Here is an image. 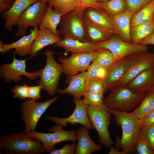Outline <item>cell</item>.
<instances>
[{
    "instance_id": "7",
    "label": "cell",
    "mask_w": 154,
    "mask_h": 154,
    "mask_svg": "<svg viewBox=\"0 0 154 154\" xmlns=\"http://www.w3.org/2000/svg\"><path fill=\"white\" fill-rule=\"evenodd\" d=\"M83 13L75 10L62 17L59 31L63 38L89 41L84 26Z\"/></svg>"
},
{
    "instance_id": "30",
    "label": "cell",
    "mask_w": 154,
    "mask_h": 154,
    "mask_svg": "<svg viewBox=\"0 0 154 154\" xmlns=\"http://www.w3.org/2000/svg\"><path fill=\"white\" fill-rule=\"evenodd\" d=\"M154 110V93L151 92L147 93L139 106L133 112L141 120Z\"/></svg>"
},
{
    "instance_id": "36",
    "label": "cell",
    "mask_w": 154,
    "mask_h": 154,
    "mask_svg": "<svg viewBox=\"0 0 154 154\" xmlns=\"http://www.w3.org/2000/svg\"><path fill=\"white\" fill-rule=\"evenodd\" d=\"M127 10L133 15L136 13L153 0H125Z\"/></svg>"
},
{
    "instance_id": "32",
    "label": "cell",
    "mask_w": 154,
    "mask_h": 154,
    "mask_svg": "<svg viewBox=\"0 0 154 154\" xmlns=\"http://www.w3.org/2000/svg\"><path fill=\"white\" fill-rule=\"evenodd\" d=\"M118 60L115 56L110 50L105 49H99L96 52L92 62L98 63L102 66L108 68Z\"/></svg>"
},
{
    "instance_id": "6",
    "label": "cell",
    "mask_w": 154,
    "mask_h": 154,
    "mask_svg": "<svg viewBox=\"0 0 154 154\" xmlns=\"http://www.w3.org/2000/svg\"><path fill=\"white\" fill-rule=\"evenodd\" d=\"M59 96L43 102L26 100L20 106L21 120L25 124L24 132L27 134L35 130L38 122L43 113L51 105L56 102Z\"/></svg>"
},
{
    "instance_id": "5",
    "label": "cell",
    "mask_w": 154,
    "mask_h": 154,
    "mask_svg": "<svg viewBox=\"0 0 154 154\" xmlns=\"http://www.w3.org/2000/svg\"><path fill=\"white\" fill-rule=\"evenodd\" d=\"M89 118L94 129L98 135L100 143L109 148L114 142L110 135L109 128L111 121V114L105 106L100 107H87Z\"/></svg>"
},
{
    "instance_id": "28",
    "label": "cell",
    "mask_w": 154,
    "mask_h": 154,
    "mask_svg": "<svg viewBox=\"0 0 154 154\" xmlns=\"http://www.w3.org/2000/svg\"><path fill=\"white\" fill-rule=\"evenodd\" d=\"M154 30V21L134 26L131 27L132 43L138 44Z\"/></svg>"
},
{
    "instance_id": "25",
    "label": "cell",
    "mask_w": 154,
    "mask_h": 154,
    "mask_svg": "<svg viewBox=\"0 0 154 154\" xmlns=\"http://www.w3.org/2000/svg\"><path fill=\"white\" fill-rule=\"evenodd\" d=\"M62 17L59 12L48 4L46 12L39 27L40 29H49L54 34L59 35L60 32L57 27L60 23Z\"/></svg>"
},
{
    "instance_id": "37",
    "label": "cell",
    "mask_w": 154,
    "mask_h": 154,
    "mask_svg": "<svg viewBox=\"0 0 154 154\" xmlns=\"http://www.w3.org/2000/svg\"><path fill=\"white\" fill-rule=\"evenodd\" d=\"M29 86L25 84L22 85H17L11 89L14 94L13 98H17L21 100L30 99L28 93Z\"/></svg>"
},
{
    "instance_id": "44",
    "label": "cell",
    "mask_w": 154,
    "mask_h": 154,
    "mask_svg": "<svg viewBox=\"0 0 154 154\" xmlns=\"http://www.w3.org/2000/svg\"><path fill=\"white\" fill-rule=\"evenodd\" d=\"M15 0H0V13L1 14L12 6Z\"/></svg>"
},
{
    "instance_id": "40",
    "label": "cell",
    "mask_w": 154,
    "mask_h": 154,
    "mask_svg": "<svg viewBox=\"0 0 154 154\" xmlns=\"http://www.w3.org/2000/svg\"><path fill=\"white\" fill-rule=\"evenodd\" d=\"M77 145L73 142L71 144H65L61 148L54 149L50 152V154H74L75 153Z\"/></svg>"
},
{
    "instance_id": "46",
    "label": "cell",
    "mask_w": 154,
    "mask_h": 154,
    "mask_svg": "<svg viewBox=\"0 0 154 154\" xmlns=\"http://www.w3.org/2000/svg\"><path fill=\"white\" fill-rule=\"evenodd\" d=\"M110 149L109 152V154H127V153L122 151H119L116 148H114L112 145L110 147Z\"/></svg>"
},
{
    "instance_id": "41",
    "label": "cell",
    "mask_w": 154,
    "mask_h": 154,
    "mask_svg": "<svg viewBox=\"0 0 154 154\" xmlns=\"http://www.w3.org/2000/svg\"><path fill=\"white\" fill-rule=\"evenodd\" d=\"M42 89H43V88L40 84L35 86H29L28 93L30 99L34 101L40 99L41 98L40 92Z\"/></svg>"
},
{
    "instance_id": "47",
    "label": "cell",
    "mask_w": 154,
    "mask_h": 154,
    "mask_svg": "<svg viewBox=\"0 0 154 154\" xmlns=\"http://www.w3.org/2000/svg\"><path fill=\"white\" fill-rule=\"evenodd\" d=\"M111 0H97V1L98 3L110 1Z\"/></svg>"
},
{
    "instance_id": "4",
    "label": "cell",
    "mask_w": 154,
    "mask_h": 154,
    "mask_svg": "<svg viewBox=\"0 0 154 154\" xmlns=\"http://www.w3.org/2000/svg\"><path fill=\"white\" fill-rule=\"evenodd\" d=\"M44 53L46 57V64L43 68L40 69V78L37 83L49 96H53L57 92L59 78L63 73V68L61 64L55 60L51 50H47Z\"/></svg>"
},
{
    "instance_id": "34",
    "label": "cell",
    "mask_w": 154,
    "mask_h": 154,
    "mask_svg": "<svg viewBox=\"0 0 154 154\" xmlns=\"http://www.w3.org/2000/svg\"><path fill=\"white\" fill-rule=\"evenodd\" d=\"M104 93L94 94L87 91L82 100L88 106L94 107L103 106H104Z\"/></svg>"
},
{
    "instance_id": "16",
    "label": "cell",
    "mask_w": 154,
    "mask_h": 154,
    "mask_svg": "<svg viewBox=\"0 0 154 154\" xmlns=\"http://www.w3.org/2000/svg\"><path fill=\"white\" fill-rule=\"evenodd\" d=\"M83 17L111 36L118 34L112 17L102 9H86L83 12Z\"/></svg>"
},
{
    "instance_id": "23",
    "label": "cell",
    "mask_w": 154,
    "mask_h": 154,
    "mask_svg": "<svg viewBox=\"0 0 154 154\" xmlns=\"http://www.w3.org/2000/svg\"><path fill=\"white\" fill-rule=\"evenodd\" d=\"M89 130L83 126L78 129V143L75 154H91L101 149V144L95 143L90 138Z\"/></svg>"
},
{
    "instance_id": "14",
    "label": "cell",
    "mask_w": 154,
    "mask_h": 154,
    "mask_svg": "<svg viewBox=\"0 0 154 154\" xmlns=\"http://www.w3.org/2000/svg\"><path fill=\"white\" fill-rule=\"evenodd\" d=\"M154 66V53L147 51L135 54L133 62L115 87L126 86L143 71Z\"/></svg>"
},
{
    "instance_id": "35",
    "label": "cell",
    "mask_w": 154,
    "mask_h": 154,
    "mask_svg": "<svg viewBox=\"0 0 154 154\" xmlns=\"http://www.w3.org/2000/svg\"><path fill=\"white\" fill-rule=\"evenodd\" d=\"M108 69L101 66L98 63L92 62L87 71L89 79L102 80L105 76Z\"/></svg>"
},
{
    "instance_id": "24",
    "label": "cell",
    "mask_w": 154,
    "mask_h": 154,
    "mask_svg": "<svg viewBox=\"0 0 154 154\" xmlns=\"http://www.w3.org/2000/svg\"><path fill=\"white\" fill-rule=\"evenodd\" d=\"M111 15L120 38L126 42L132 43L131 37L130 22L133 14L127 10L118 15Z\"/></svg>"
},
{
    "instance_id": "31",
    "label": "cell",
    "mask_w": 154,
    "mask_h": 154,
    "mask_svg": "<svg viewBox=\"0 0 154 154\" xmlns=\"http://www.w3.org/2000/svg\"><path fill=\"white\" fill-rule=\"evenodd\" d=\"M98 3L102 9L112 15H118L127 10L125 0H111Z\"/></svg>"
},
{
    "instance_id": "10",
    "label": "cell",
    "mask_w": 154,
    "mask_h": 154,
    "mask_svg": "<svg viewBox=\"0 0 154 154\" xmlns=\"http://www.w3.org/2000/svg\"><path fill=\"white\" fill-rule=\"evenodd\" d=\"M15 51L13 52V58L11 63L3 64L0 66V78H4L6 83L12 80L18 83L24 81L22 76H24L31 80H35L39 77L40 70L32 72H27L26 62L27 59H17L15 57Z\"/></svg>"
},
{
    "instance_id": "49",
    "label": "cell",
    "mask_w": 154,
    "mask_h": 154,
    "mask_svg": "<svg viewBox=\"0 0 154 154\" xmlns=\"http://www.w3.org/2000/svg\"><path fill=\"white\" fill-rule=\"evenodd\" d=\"M153 93H154V90L153 91Z\"/></svg>"
},
{
    "instance_id": "26",
    "label": "cell",
    "mask_w": 154,
    "mask_h": 154,
    "mask_svg": "<svg viewBox=\"0 0 154 154\" xmlns=\"http://www.w3.org/2000/svg\"><path fill=\"white\" fill-rule=\"evenodd\" d=\"M85 32L89 42L96 43L106 41L112 36L104 30L83 18Z\"/></svg>"
},
{
    "instance_id": "2",
    "label": "cell",
    "mask_w": 154,
    "mask_h": 154,
    "mask_svg": "<svg viewBox=\"0 0 154 154\" xmlns=\"http://www.w3.org/2000/svg\"><path fill=\"white\" fill-rule=\"evenodd\" d=\"M0 149L6 154H40L45 151L43 143L24 132L0 137Z\"/></svg>"
},
{
    "instance_id": "27",
    "label": "cell",
    "mask_w": 154,
    "mask_h": 154,
    "mask_svg": "<svg viewBox=\"0 0 154 154\" xmlns=\"http://www.w3.org/2000/svg\"><path fill=\"white\" fill-rule=\"evenodd\" d=\"M154 14V0L149 3L138 12L133 15L131 27L152 21Z\"/></svg>"
},
{
    "instance_id": "15",
    "label": "cell",
    "mask_w": 154,
    "mask_h": 154,
    "mask_svg": "<svg viewBox=\"0 0 154 154\" xmlns=\"http://www.w3.org/2000/svg\"><path fill=\"white\" fill-rule=\"evenodd\" d=\"M74 102L75 107L72 114L65 118H59L57 117H49L48 119L65 127L69 124L73 125L80 124L89 129H94L89 118L87 112L88 106L84 103L81 98H74Z\"/></svg>"
},
{
    "instance_id": "13",
    "label": "cell",
    "mask_w": 154,
    "mask_h": 154,
    "mask_svg": "<svg viewBox=\"0 0 154 154\" xmlns=\"http://www.w3.org/2000/svg\"><path fill=\"white\" fill-rule=\"evenodd\" d=\"M135 54L118 60L108 69L102 80L104 93L110 91L122 78L133 62Z\"/></svg>"
},
{
    "instance_id": "9",
    "label": "cell",
    "mask_w": 154,
    "mask_h": 154,
    "mask_svg": "<svg viewBox=\"0 0 154 154\" xmlns=\"http://www.w3.org/2000/svg\"><path fill=\"white\" fill-rule=\"evenodd\" d=\"M62 127L59 125L52 127L49 131L53 132L51 133H42L35 130L26 135L40 140L44 145L45 151L50 153L55 149V145L58 143L68 141L75 142L77 141V132L73 130H64Z\"/></svg>"
},
{
    "instance_id": "33",
    "label": "cell",
    "mask_w": 154,
    "mask_h": 154,
    "mask_svg": "<svg viewBox=\"0 0 154 154\" xmlns=\"http://www.w3.org/2000/svg\"><path fill=\"white\" fill-rule=\"evenodd\" d=\"M137 142L145 144L154 151V126L141 125Z\"/></svg>"
},
{
    "instance_id": "22",
    "label": "cell",
    "mask_w": 154,
    "mask_h": 154,
    "mask_svg": "<svg viewBox=\"0 0 154 154\" xmlns=\"http://www.w3.org/2000/svg\"><path fill=\"white\" fill-rule=\"evenodd\" d=\"M56 47L63 48L66 53H89L96 52L99 48L96 43L82 42L70 38H63L56 44Z\"/></svg>"
},
{
    "instance_id": "38",
    "label": "cell",
    "mask_w": 154,
    "mask_h": 154,
    "mask_svg": "<svg viewBox=\"0 0 154 154\" xmlns=\"http://www.w3.org/2000/svg\"><path fill=\"white\" fill-rule=\"evenodd\" d=\"M88 91L94 94L105 93L104 86L102 80L89 79Z\"/></svg>"
},
{
    "instance_id": "17",
    "label": "cell",
    "mask_w": 154,
    "mask_h": 154,
    "mask_svg": "<svg viewBox=\"0 0 154 154\" xmlns=\"http://www.w3.org/2000/svg\"><path fill=\"white\" fill-rule=\"evenodd\" d=\"M68 86L63 89H58V94H68L74 98H81L88 91L89 78L87 72L67 77Z\"/></svg>"
},
{
    "instance_id": "19",
    "label": "cell",
    "mask_w": 154,
    "mask_h": 154,
    "mask_svg": "<svg viewBox=\"0 0 154 154\" xmlns=\"http://www.w3.org/2000/svg\"><path fill=\"white\" fill-rule=\"evenodd\" d=\"M39 0H15L11 8L2 14L5 20V28L8 31H11L13 27L17 25L20 17L25 10Z\"/></svg>"
},
{
    "instance_id": "18",
    "label": "cell",
    "mask_w": 154,
    "mask_h": 154,
    "mask_svg": "<svg viewBox=\"0 0 154 154\" xmlns=\"http://www.w3.org/2000/svg\"><path fill=\"white\" fill-rule=\"evenodd\" d=\"M39 29L37 27L34 28L30 30V33L24 35L16 41L8 44L3 43V41H0V52L4 54L12 49L20 56H24L29 54L33 42L37 35Z\"/></svg>"
},
{
    "instance_id": "42",
    "label": "cell",
    "mask_w": 154,
    "mask_h": 154,
    "mask_svg": "<svg viewBox=\"0 0 154 154\" xmlns=\"http://www.w3.org/2000/svg\"><path fill=\"white\" fill-rule=\"evenodd\" d=\"M136 153L138 154H154V151L145 144L137 142L135 146Z\"/></svg>"
},
{
    "instance_id": "50",
    "label": "cell",
    "mask_w": 154,
    "mask_h": 154,
    "mask_svg": "<svg viewBox=\"0 0 154 154\" xmlns=\"http://www.w3.org/2000/svg\"></svg>"
},
{
    "instance_id": "45",
    "label": "cell",
    "mask_w": 154,
    "mask_h": 154,
    "mask_svg": "<svg viewBox=\"0 0 154 154\" xmlns=\"http://www.w3.org/2000/svg\"><path fill=\"white\" fill-rule=\"evenodd\" d=\"M138 44L147 45H154V30L147 37L142 40Z\"/></svg>"
},
{
    "instance_id": "21",
    "label": "cell",
    "mask_w": 154,
    "mask_h": 154,
    "mask_svg": "<svg viewBox=\"0 0 154 154\" xmlns=\"http://www.w3.org/2000/svg\"><path fill=\"white\" fill-rule=\"evenodd\" d=\"M63 38L62 37L54 34L49 29H39L29 54L31 58L35 57L38 53L44 48L55 44Z\"/></svg>"
},
{
    "instance_id": "29",
    "label": "cell",
    "mask_w": 154,
    "mask_h": 154,
    "mask_svg": "<svg viewBox=\"0 0 154 154\" xmlns=\"http://www.w3.org/2000/svg\"><path fill=\"white\" fill-rule=\"evenodd\" d=\"M48 4L58 11L63 17L76 10L79 6L78 0H46Z\"/></svg>"
},
{
    "instance_id": "3",
    "label": "cell",
    "mask_w": 154,
    "mask_h": 154,
    "mask_svg": "<svg viewBox=\"0 0 154 154\" xmlns=\"http://www.w3.org/2000/svg\"><path fill=\"white\" fill-rule=\"evenodd\" d=\"M146 94L134 92L125 86L116 87L104 98V104L108 108L128 112L139 104Z\"/></svg>"
},
{
    "instance_id": "20",
    "label": "cell",
    "mask_w": 154,
    "mask_h": 154,
    "mask_svg": "<svg viewBox=\"0 0 154 154\" xmlns=\"http://www.w3.org/2000/svg\"><path fill=\"white\" fill-rule=\"evenodd\" d=\"M125 87L135 92H153L154 90V66L143 71Z\"/></svg>"
},
{
    "instance_id": "1",
    "label": "cell",
    "mask_w": 154,
    "mask_h": 154,
    "mask_svg": "<svg viewBox=\"0 0 154 154\" xmlns=\"http://www.w3.org/2000/svg\"><path fill=\"white\" fill-rule=\"evenodd\" d=\"M113 115L115 121L121 127L122 136L120 139L117 137L116 147L121 148L127 154L135 148L141 124L140 120L133 112H123L107 108Z\"/></svg>"
},
{
    "instance_id": "43",
    "label": "cell",
    "mask_w": 154,
    "mask_h": 154,
    "mask_svg": "<svg viewBox=\"0 0 154 154\" xmlns=\"http://www.w3.org/2000/svg\"><path fill=\"white\" fill-rule=\"evenodd\" d=\"M140 120L141 125L154 126V110Z\"/></svg>"
},
{
    "instance_id": "12",
    "label": "cell",
    "mask_w": 154,
    "mask_h": 154,
    "mask_svg": "<svg viewBox=\"0 0 154 154\" xmlns=\"http://www.w3.org/2000/svg\"><path fill=\"white\" fill-rule=\"evenodd\" d=\"M96 52L72 53L68 58L59 56L58 60L62 65L63 73L68 77L85 72L94 58Z\"/></svg>"
},
{
    "instance_id": "39",
    "label": "cell",
    "mask_w": 154,
    "mask_h": 154,
    "mask_svg": "<svg viewBox=\"0 0 154 154\" xmlns=\"http://www.w3.org/2000/svg\"><path fill=\"white\" fill-rule=\"evenodd\" d=\"M79 5L76 10L83 13L85 10L89 8H93L97 9H102L97 0H78Z\"/></svg>"
},
{
    "instance_id": "48",
    "label": "cell",
    "mask_w": 154,
    "mask_h": 154,
    "mask_svg": "<svg viewBox=\"0 0 154 154\" xmlns=\"http://www.w3.org/2000/svg\"><path fill=\"white\" fill-rule=\"evenodd\" d=\"M153 21H154V14L153 15Z\"/></svg>"
},
{
    "instance_id": "11",
    "label": "cell",
    "mask_w": 154,
    "mask_h": 154,
    "mask_svg": "<svg viewBox=\"0 0 154 154\" xmlns=\"http://www.w3.org/2000/svg\"><path fill=\"white\" fill-rule=\"evenodd\" d=\"M116 35L112 36L106 41L96 42L98 48L109 50L118 60L139 52L147 51V45L126 42Z\"/></svg>"
},
{
    "instance_id": "8",
    "label": "cell",
    "mask_w": 154,
    "mask_h": 154,
    "mask_svg": "<svg viewBox=\"0 0 154 154\" xmlns=\"http://www.w3.org/2000/svg\"><path fill=\"white\" fill-rule=\"evenodd\" d=\"M46 0H39L27 7L23 11L18 21L17 30L15 35L18 36L25 35L30 26L39 27L47 10Z\"/></svg>"
}]
</instances>
